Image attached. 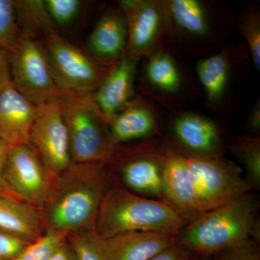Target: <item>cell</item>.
I'll return each mask as SVG.
<instances>
[{"mask_svg": "<svg viewBox=\"0 0 260 260\" xmlns=\"http://www.w3.org/2000/svg\"><path fill=\"white\" fill-rule=\"evenodd\" d=\"M258 242L249 239L230 246L211 256L212 260H260Z\"/></svg>", "mask_w": 260, "mask_h": 260, "instance_id": "cell-30", "label": "cell"}, {"mask_svg": "<svg viewBox=\"0 0 260 260\" xmlns=\"http://www.w3.org/2000/svg\"><path fill=\"white\" fill-rule=\"evenodd\" d=\"M11 83L9 55L8 51L0 49V94Z\"/></svg>", "mask_w": 260, "mask_h": 260, "instance_id": "cell-35", "label": "cell"}, {"mask_svg": "<svg viewBox=\"0 0 260 260\" xmlns=\"http://www.w3.org/2000/svg\"><path fill=\"white\" fill-rule=\"evenodd\" d=\"M251 61L243 40L229 41L215 54L197 60L194 72L205 107L222 118L239 110Z\"/></svg>", "mask_w": 260, "mask_h": 260, "instance_id": "cell-6", "label": "cell"}, {"mask_svg": "<svg viewBox=\"0 0 260 260\" xmlns=\"http://www.w3.org/2000/svg\"><path fill=\"white\" fill-rule=\"evenodd\" d=\"M162 143L164 157L162 182L165 200L174 206L189 223L202 213L191 182L185 155L165 138H162Z\"/></svg>", "mask_w": 260, "mask_h": 260, "instance_id": "cell-16", "label": "cell"}, {"mask_svg": "<svg viewBox=\"0 0 260 260\" xmlns=\"http://www.w3.org/2000/svg\"><path fill=\"white\" fill-rule=\"evenodd\" d=\"M236 28L244 39L251 63L256 70L260 69V6L251 3L243 5L236 15Z\"/></svg>", "mask_w": 260, "mask_h": 260, "instance_id": "cell-25", "label": "cell"}, {"mask_svg": "<svg viewBox=\"0 0 260 260\" xmlns=\"http://www.w3.org/2000/svg\"><path fill=\"white\" fill-rule=\"evenodd\" d=\"M15 14L20 32L44 39L57 26L48 13L42 0H14Z\"/></svg>", "mask_w": 260, "mask_h": 260, "instance_id": "cell-23", "label": "cell"}, {"mask_svg": "<svg viewBox=\"0 0 260 260\" xmlns=\"http://www.w3.org/2000/svg\"><path fill=\"white\" fill-rule=\"evenodd\" d=\"M37 106L10 83L0 94V140L9 147L30 145Z\"/></svg>", "mask_w": 260, "mask_h": 260, "instance_id": "cell-20", "label": "cell"}, {"mask_svg": "<svg viewBox=\"0 0 260 260\" xmlns=\"http://www.w3.org/2000/svg\"><path fill=\"white\" fill-rule=\"evenodd\" d=\"M67 237L62 233L47 231L42 237L30 242L14 260H49Z\"/></svg>", "mask_w": 260, "mask_h": 260, "instance_id": "cell-27", "label": "cell"}, {"mask_svg": "<svg viewBox=\"0 0 260 260\" xmlns=\"http://www.w3.org/2000/svg\"><path fill=\"white\" fill-rule=\"evenodd\" d=\"M188 222L164 200L145 198L121 186H110L104 194L95 229L103 239L131 232L179 234Z\"/></svg>", "mask_w": 260, "mask_h": 260, "instance_id": "cell-4", "label": "cell"}, {"mask_svg": "<svg viewBox=\"0 0 260 260\" xmlns=\"http://www.w3.org/2000/svg\"><path fill=\"white\" fill-rule=\"evenodd\" d=\"M29 143L52 180L69 167L72 162L69 138L58 101L37 106Z\"/></svg>", "mask_w": 260, "mask_h": 260, "instance_id": "cell-15", "label": "cell"}, {"mask_svg": "<svg viewBox=\"0 0 260 260\" xmlns=\"http://www.w3.org/2000/svg\"><path fill=\"white\" fill-rule=\"evenodd\" d=\"M245 128L248 135L259 137L260 133V101L251 104L246 116Z\"/></svg>", "mask_w": 260, "mask_h": 260, "instance_id": "cell-32", "label": "cell"}, {"mask_svg": "<svg viewBox=\"0 0 260 260\" xmlns=\"http://www.w3.org/2000/svg\"><path fill=\"white\" fill-rule=\"evenodd\" d=\"M257 199L251 192L205 212L177 235L178 244L193 254L213 256L249 239L259 241Z\"/></svg>", "mask_w": 260, "mask_h": 260, "instance_id": "cell-3", "label": "cell"}, {"mask_svg": "<svg viewBox=\"0 0 260 260\" xmlns=\"http://www.w3.org/2000/svg\"><path fill=\"white\" fill-rule=\"evenodd\" d=\"M3 176L10 190L18 199L42 211L52 179L30 145L9 147Z\"/></svg>", "mask_w": 260, "mask_h": 260, "instance_id": "cell-14", "label": "cell"}, {"mask_svg": "<svg viewBox=\"0 0 260 260\" xmlns=\"http://www.w3.org/2000/svg\"><path fill=\"white\" fill-rule=\"evenodd\" d=\"M30 242L0 231V260H14Z\"/></svg>", "mask_w": 260, "mask_h": 260, "instance_id": "cell-31", "label": "cell"}, {"mask_svg": "<svg viewBox=\"0 0 260 260\" xmlns=\"http://www.w3.org/2000/svg\"><path fill=\"white\" fill-rule=\"evenodd\" d=\"M169 135L164 137L171 144L186 154L199 156L223 155L230 137L225 126L215 119L194 111L171 113Z\"/></svg>", "mask_w": 260, "mask_h": 260, "instance_id": "cell-12", "label": "cell"}, {"mask_svg": "<svg viewBox=\"0 0 260 260\" xmlns=\"http://www.w3.org/2000/svg\"><path fill=\"white\" fill-rule=\"evenodd\" d=\"M139 90L170 113L183 110L202 95L194 68L167 39L140 61Z\"/></svg>", "mask_w": 260, "mask_h": 260, "instance_id": "cell-5", "label": "cell"}, {"mask_svg": "<svg viewBox=\"0 0 260 260\" xmlns=\"http://www.w3.org/2000/svg\"><path fill=\"white\" fill-rule=\"evenodd\" d=\"M20 35L14 0H0V49L9 52Z\"/></svg>", "mask_w": 260, "mask_h": 260, "instance_id": "cell-28", "label": "cell"}, {"mask_svg": "<svg viewBox=\"0 0 260 260\" xmlns=\"http://www.w3.org/2000/svg\"><path fill=\"white\" fill-rule=\"evenodd\" d=\"M8 55L11 83L19 93L37 106L59 100L61 91L54 81L40 39L20 32Z\"/></svg>", "mask_w": 260, "mask_h": 260, "instance_id": "cell-9", "label": "cell"}, {"mask_svg": "<svg viewBox=\"0 0 260 260\" xmlns=\"http://www.w3.org/2000/svg\"><path fill=\"white\" fill-rule=\"evenodd\" d=\"M68 138L72 162L107 164L118 145L93 93L61 92L59 100Z\"/></svg>", "mask_w": 260, "mask_h": 260, "instance_id": "cell-7", "label": "cell"}, {"mask_svg": "<svg viewBox=\"0 0 260 260\" xmlns=\"http://www.w3.org/2000/svg\"><path fill=\"white\" fill-rule=\"evenodd\" d=\"M193 254L189 249L177 244L159 253L150 260H190Z\"/></svg>", "mask_w": 260, "mask_h": 260, "instance_id": "cell-33", "label": "cell"}, {"mask_svg": "<svg viewBox=\"0 0 260 260\" xmlns=\"http://www.w3.org/2000/svg\"><path fill=\"white\" fill-rule=\"evenodd\" d=\"M228 148L245 171L246 181L253 188H260V137L234 135Z\"/></svg>", "mask_w": 260, "mask_h": 260, "instance_id": "cell-24", "label": "cell"}, {"mask_svg": "<svg viewBox=\"0 0 260 260\" xmlns=\"http://www.w3.org/2000/svg\"><path fill=\"white\" fill-rule=\"evenodd\" d=\"M127 27L126 54L141 60L166 39L165 0H119Z\"/></svg>", "mask_w": 260, "mask_h": 260, "instance_id": "cell-13", "label": "cell"}, {"mask_svg": "<svg viewBox=\"0 0 260 260\" xmlns=\"http://www.w3.org/2000/svg\"><path fill=\"white\" fill-rule=\"evenodd\" d=\"M44 41L51 73L60 91L93 93L110 68L67 40L58 30Z\"/></svg>", "mask_w": 260, "mask_h": 260, "instance_id": "cell-10", "label": "cell"}, {"mask_svg": "<svg viewBox=\"0 0 260 260\" xmlns=\"http://www.w3.org/2000/svg\"><path fill=\"white\" fill-rule=\"evenodd\" d=\"M106 166L115 168L123 187L145 198L164 200V157L162 140H142L128 147H117Z\"/></svg>", "mask_w": 260, "mask_h": 260, "instance_id": "cell-11", "label": "cell"}, {"mask_svg": "<svg viewBox=\"0 0 260 260\" xmlns=\"http://www.w3.org/2000/svg\"><path fill=\"white\" fill-rule=\"evenodd\" d=\"M0 231L34 242L46 232L42 211L23 200L0 197Z\"/></svg>", "mask_w": 260, "mask_h": 260, "instance_id": "cell-22", "label": "cell"}, {"mask_svg": "<svg viewBox=\"0 0 260 260\" xmlns=\"http://www.w3.org/2000/svg\"><path fill=\"white\" fill-rule=\"evenodd\" d=\"M140 61L139 59L124 54L109 68L93 93L108 124L135 96V82Z\"/></svg>", "mask_w": 260, "mask_h": 260, "instance_id": "cell-18", "label": "cell"}, {"mask_svg": "<svg viewBox=\"0 0 260 260\" xmlns=\"http://www.w3.org/2000/svg\"><path fill=\"white\" fill-rule=\"evenodd\" d=\"M167 42L199 59L215 54L236 28V15L216 0H165Z\"/></svg>", "mask_w": 260, "mask_h": 260, "instance_id": "cell-2", "label": "cell"}, {"mask_svg": "<svg viewBox=\"0 0 260 260\" xmlns=\"http://www.w3.org/2000/svg\"><path fill=\"white\" fill-rule=\"evenodd\" d=\"M190 260H212L210 256L199 255V254H194Z\"/></svg>", "mask_w": 260, "mask_h": 260, "instance_id": "cell-37", "label": "cell"}, {"mask_svg": "<svg viewBox=\"0 0 260 260\" xmlns=\"http://www.w3.org/2000/svg\"><path fill=\"white\" fill-rule=\"evenodd\" d=\"M49 260H76V258L71 246L66 240L58 248Z\"/></svg>", "mask_w": 260, "mask_h": 260, "instance_id": "cell-36", "label": "cell"}, {"mask_svg": "<svg viewBox=\"0 0 260 260\" xmlns=\"http://www.w3.org/2000/svg\"><path fill=\"white\" fill-rule=\"evenodd\" d=\"M109 185L105 164L72 162L53 179L42 210L46 232L68 235L95 228Z\"/></svg>", "mask_w": 260, "mask_h": 260, "instance_id": "cell-1", "label": "cell"}, {"mask_svg": "<svg viewBox=\"0 0 260 260\" xmlns=\"http://www.w3.org/2000/svg\"><path fill=\"white\" fill-rule=\"evenodd\" d=\"M67 240L76 260H107L103 248V239L95 228L70 233Z\"/></svg>", "mask_w": 260, "mask_h": 260, "instance_id": "cell-26", "label": "cell"}, {"mask_svg": "<svg viewBox=\"0 0 260 260\" xmlns=\"http://www.w3.org/2000/svg\"><path fill=\"white\" fill-rule=\"evenodd\" d=\"M127 27L120 8L104 10L87 39L85 51L107 68L115 64L126 54Z\"/></svg>", "mask_w": 260, "mask_h": 260, "instance_id": "cell-19", "label": "cell"}, {"mask_svg": "<svg viewBox=\"0 0 260 260\" xmlns=\"http://www.w3.org/2000/svg\"><path fill=\"white\" fill-rule=\"evenodd\" d=\"M184 153L202 213L253 190L238 162L223 155L199 156Z\"/></svg>", "mask_w": 260, "mask_h": 260, "instance_id": "cell-8", "label": "cell"}, {"mask_svg": "<svg viewBox=\"0 0 260 260\" xmlns=\"http://www.w3.org/2000/svg\"><path fill=\"white\" fill-rule=\"evenodd\" d=\"M116 145L161 136L162 118L156 105L144 97L134 96L109 124Z\"/></svg>", "mask_w": 260, "mask_h": 260, "instance_id": "cell-17", "label": "cell"}, {"mask_svg": "<svg viewBox=\"0 0 260 260\" xmlns=\"http://www.w3.org/2000/svg\"><path fill=\"white\" fill-rule=\"evenodd\" d=\"M48 13L56 26H65L73 23L83 8L80 0H44Z\"/></svg>", "mask_w": 260, "mask_h": 260, "instance_id": "cell-29", "label": "cell"}, {"mask_svg": "<svg viewBox=\"0 0 260 260\" xmlns=\"http://www.w3.org/2000/svg\"><path fill=\"white\" fill-rule=\"evenodd\" d=\"M178 234L153 232L121 233L103 239L107 260H150L178 243Z\"/></svg>", "mask_w": 260, "mask_h": 260, "instance_id": "cell-21", "label": "cell"}, {"mask_svg": "<svg viewBox=\"0 0 260 260\" xmlns=\"http://www.w3.org/2000/svg\"><path fill=\"white\" fill-rule=\"evenodd\" d=\"M8 149L9 146L4 142L0 140V197H10V198L18 199L10 190L9 186L5 182L4 176H3V169H4L5 160L8 155Z\"/></svg>", "mask_w": 260, "mask_h": 260, "instance_id": "cell-34", "label": "cell"}]
</instances>
